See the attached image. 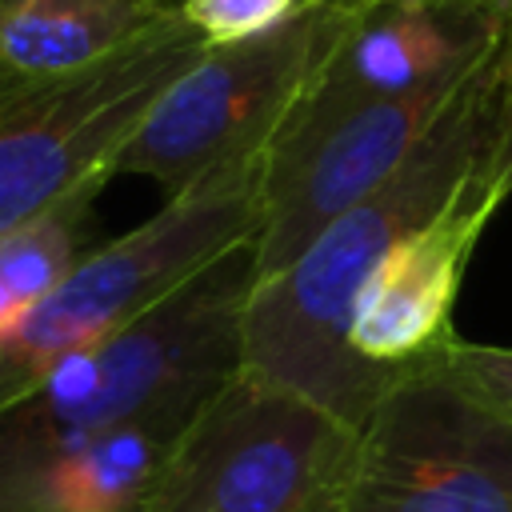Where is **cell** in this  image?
<instances>
[{"label": "cell", "mask_w": 512, "mask_h": 512, "mask_svg": "<svg viewBox=\"0 0 512 512\" xmlns=\"http://www.w3.org/2000/svg\"><path fill=\"white\" fill-rule=\"evenodd\" d=\"M488 76L492 56L372 196L336 216L284 272L252 284L240 320L244 368L312 396L356 428L368 420L392 380L364 368L348 348L356 296L388 248L436 216L488 152Z\"/></svg>", "instance_id": "1"}, {"label": "cell", "mask_w": 512, "mask_h": 512, "mask_svg": "<svg viewBox=\"0 0 512 512\" xmlns=\"http://www.w3.org/2000/svg\"><path fill=\"white\" fill-rule=\"evenodd\" d=\"M256 240L188 276L132 324L68 356L0 416V496L100 436L156 416L188 420L240 368Z\"/></svg>", "instance_id": "2"}, {"label": "cell", "mask_w": 512, "mask_h": 512, "mask_svg": "<svg viewBox=\"0 0 512 512\" xmlns=\"http://www.w3.org/2000/svg\"><path fill=\"white\" fill-rule=\"evenodd\" d=\"M264 160L232 164L168 196L132 232L96 244L36 304L0 328V416L32 396L52 368L132 324L228 248L256 240Z\"/></svg>", "instance_id": "3"}, {"label": "cell", "mask_w": 512, "mask_h": 512, "mask_svg": "<svg viewBox=\"0 0 512 512\" xmlns=\"http://www.w3.org/2000/svg\"><path fill=\"white\" fill-rule=\"evenodd\" d=\"M208 48L176 0L88 68L56 76L0 68V236L40 220L88 180H112L120 148Z\"/></svg>", "instance_id": "4"}, {"label": "cell", "mask_w": 512, "mask_h": 512, "mask_svg": "<svg viewBox=\"0 0 512 512\" xmlns=\"http://www.w3.org/2000/svg\"><path fill=\"white\" fill-rule=\"evenodd\" d=\"M360 428L236 368L188 420L140 512H344Z\"/></svg>", "instance_id": "5"}, {"label": "cell", "mask_w": 512, "mask_h": 512, "mask_svg": "<svg viewBox=\"0 0 512 512\" xmlns=\"http://www.w3.org/2000/svg\"><path fill=\"white\" fill-rule=\"evenodd\" d=\"M344 20V4L304 0L276 28L208 48L156 100L112 172L148 176L180 196L220 168L264 160L308 96Z\"/></svg>", "instance_id": "6"}, {"label": "cell", "mask_w": 512, "mask_h": 512, "mask_svg": "<svg viewBox=\"0 0 512 512\" xmlns=\"http://www.w3.org/2000/svg\"><path fill=\"white\" fill-rule=\"evenodd\" d=\"M344 512H512V424L436 364L396 376L360 424Z\"/></svg>", "instance_id": "7"}, {"label": "cell", "mask_w": 512, "mask_h": 512, "mask_svg": "<svg viewBox=\"0 0 512 512\" xmlns=\"http://www.w3.org/2000/svg\"><path fill=\"white\" fill-rule=\"evenodd\" d=\"M484 60L428 88L284 124L264 168L256 284L284 272L336 216L372 196L436 128Z\"/></svg>", "instance_id": "8"}, {"label": "cell", "mask_w": 512, "mask_h": 512, "mask_svg": "<svg viewBox=\"0 0 512 512\" xmlns=\"http://www.w3.org/2000/svg\"><path fill=\"white\" fill-rule=\"evenodd\" d=\"M508 196L512 188L496 168L488 140V152L448 196V204L400 236L364 280L348 324V348L364 368L396 380L404 372L432 368L444 356V348L460 336L452 308L464 268Z\"/></svg>", "instance_id": "9"}, {"label": "cell", "mask_w": 512, "mask_h": 512, "mask_svg": "<svg viewBox=\"0 0 512 512\" xmlns=\"http://www.w3.org/2000/svg\"><path fill=\"white\" fill-rule=\"evenodd\" d=\"M340 4V0H336ZM296 116H332L460 76L492 56L504 20L456 0H352Z\"/></svg>", "instance_id": "10"}, {"label": "cell", "mask_w": 512, "mask_h": 512, "mask_svg": "<svg viewBox=\"0 0 512 512\" xmlns=\"http://www.w3.org/2000/svg\"><path fill=\"white\" fill-rule=\"evenodd\" d=\"M172 8L176 0H0V68L16 76L88 68Z\"/></svg>", "instance_id": "11"}, {"label": "cell", "mask_w": 512, "mask_h": 512, "mask_svg": "<svg viewBox=\"0 0 512 512\" xmlns=\"http://www.w3.org/2000/svg\"><path fill=\"white\" fill-rule=\"evenodd\" d=\"M104 184L108 180H88L40 220L0 236V328L96 248L92 208Z\"/></svg>", "instance_id": "12"}, {"label": "cell", "mask_w": 512, "mask_h": 512, "mask_svg": "<svg viewBox=\"0 0 512 512\" xmlns=\"http://www.w3.org/2000/svg\"><path fill=\"white\" fill-rule=\"evenodd\" d=\"M436 368L448 380H456L468 396H476L484 408H492L496 416L512 424V348L476 344V340L456 336L436 360Z\"/></svg>", "instance_id": "13"}, {"label": "cell", "mask_w": 512, "mask_h": 512, "mask_svg": "<svg viewBox=\"0 0 512 512\" xmlns=\"http://www.w3.org/2000/svg\"><path fill=\"white\" fill-rule=\"evenodd\" d=\"M304 0H180V16L216 48L284 24Z\"/></svg>", "instance_id": "14"}, {"label": "cell", "mask_w": 512, "mask_h": 512, "mask_svg": "<svg viewBox=\"0 0 512 512\" xmlns=\"http://www.w3.org/2000/svg\"><path fill=\"white\" fill-rule=\"evenodd\" d=\"M488 108H492V160L512 188V16L504 20L500 44L492 52Z\"/></svg>", "instance_id": "15"}, {"label": "cell", "mask_w": 512, "mask_h": 512, "mask_svg": "<svg viewBox=\"0 0 512 512\" xmlns=\"http://www.w3.org/2000/svg\"><path fill=\"white\" fill-rule=\"evenodd\" d=\"M340 4H352V0H340ZM456 4H468V8H480V12H492L500 20L512 16V0H456Z\"/></svg>", "instance_id": "16"}]
</instances>
